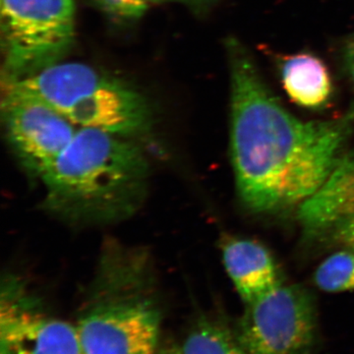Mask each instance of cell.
<instances>
[{
	"instance_id": "obj_16",
	"label": "cell",
	"mask_w": 354,
	"mask_h": 354,
	"mask_svg": "<svg viewBox=\"0 0 354 354\" xmlns=\"http://www.w3.org/2000/svg\"><path fill=\"white\" fill-rule=\"evenodd\" d=\"M149 4L151 3H158V2H164V1H174V0H146ZM183 1V0H181Z\"/></svg>"
},
{
	"instance_id": "obj_9",
	"label": "cell",
	"mask_w": 354,
	"mask_h": 354,
	"mask_svg": "<svg viewBox=\"0 0 354 354\" xmlns=\"http://www.w3.org/2000/svg\"><path fill=\"white\" fill-rule=\"evenodd\" d=\"M305 235L354 252V156L342 157L322 187L298 207Z\"/></svg>"
},
{
	"instance_id": "obj_5",
	"label": "cell",
	"mask_w": 354,
	"mask_h": 354,
	"mask_svg": "<svg viewBox=\"0 0 354 354\" xmlns=\"http://www.w3.org/2000/svg\"><path fill=\"white\" fill-rule=\"evenodd\" d=\"M6 82L57 64L75 39L73 0H0Z\"/></svg>"
},
{
	"instance_id": "obj_10",
	"label": "cell",
	"mask_w": 354,
	"mask_h": 354,
	"mask_svg": "<svg viewBox=\"0 0 354 354\" xmlns=\"http://www.w3.org/2000/svg\"><path fill=\"white\" fill-rule=\"evenodd\" d=\"M221 251L228 277L244 304L265 297L281 285L274 258L259 242L227 239L223 242Z\"/></svg>"
},
{
	"instance_id": "obj_11",
	"label": "cell",
	"mask_w": 354,
	"mask_h": 354,
	"mask_svg": "<svg viewBox=\"0 0 354 354\" xmlns=\"http://www.w3.org/2000/svg\"><path fill=\"white\" fill-rule=\"evenodd\" d=\"M281 74L286 94L300 106L322 108L332 97L329 70L322 60L314 55L299 53L285 58Z\"/></svg>"
},
{
	"instance_id": "obj_2",
	"label": "cell",
	"mask_w": 354,
	"mask_h": 354,
	"mask_svg": "<svg viewBox=\"0 0 354 354\" xmlns=\"http://www.w3.org/2000/svg\"><path fill=\"white\" fill-rule=\"evenodd\" d=\"M149 177L148 158L130 138L78 128L39 179L50 213L70 223H104L124 220L138 211Z\"/></svg>"
},
{
	"instance_id": "obj_4",
	"label": "cell",
	"mask_w": 354,
	"mask_h": 354,
	"mask_svg": "<svg viewBox=\"0 0 354 354\" xmlns=\"http://www.w3.org/2000/svg\"><path fill=\"white\" fill-rule=\"evenodd\" d=\"M7 86L39 97L78 128L130 138L150 127V106L143 95L79 62H59Z\"/></svg>"
},
{
	"instance_id": "obj_7",
	"label": "cell",
	"mask_w": 354,
	"mask_h": 354,
	"mask_svg": "<svg viewBox=\"0 0 354 354\" xmlns=\"http://www.w3.org/2000/svg\"><path fill=\"white\" fill-rule=\"evenodd\" d=\"M1 109L11 148L25 169L38 177L62 155L78 130L50 104L13 86H6Z\"/></svg>"
},
{
	"instance_id": "obj_15",
	"label": "cell",
	"mask_w": 354,
	"mask_h": 354,
	"mask_svg": "<svg viewBox=\"0 0 354 354\" xmlns=\"http://www.w3.org/2000/svg\"><path fill=\"white\" fill-rule=\"evenodd\" d=\"M344 64L354 84V34L348 39L344 48Z\"/></svg>"
},
{
	"instance_id": "obj_14",
	"label": "cell",
	"mask_w": 354,
	"mask_h": 354,
	"mask_svg": "<svg viewBox=\"0 0 354 354\" xmlns=\"http://www.w3.org/2000/svg\"><path fill=\"white\" fill-rule=\"evenodd\" d=\"M100 8L121 19L142 17L150 4L146 0H93Z\"/></svg>"
},
{
	"instance_id": "obj_12",
	"label": "cell",
	"mask_w": 354,
	"mask_h": 354,
	"mask_svg": "<svg viewBox=\"0 0 354 354\" xmlns=\"http://www.w3.org/2000/svg\"><path fill=\"white\" fill-rule=\"evenodd\" d=\"M179 354H248L225 323L203 317L179 346Z\"/></svg>"
},
{
	"instance_id": "obj_6",
	"label": "cell",
	"mask_w": 354,
	"mask_h": 354,
	"mask_svg": "<svg viewBox=\"0 0 354 354\" xmlns=\"http://www.w3.org/2000/svg\"><path fill=\"white\" fill-rule=\"evenodd\" d=\"M234 330L248 354H316L320 342L315 300L301 286L281 283L245 304Z\"/></svg>"
},
{
	"instance_id": "obj_17",
	"label": "cell",
	"mask_w": 354,
	"mask_h": 354,
	"mask_svg": "<svg viewBox=\"0 0 354 354\" xmlns=\"http://www.w3.org/2000/svg\"><path fill=\"white\" fill-rule=\"evenodd\" d=\"M165 354H179L178 348L171 349V351H167Z\"/></svg>"
},
{
	"instance_id": "obj_1",
	"label": "cell",
	"mask_w": 354,
	"mask_h": 354,
	"mask_svg": "<svg viewBox=\"0 0 354 354\" xmlns=\"http://www.w3.org/2000/svg\"><path fill=\"white\" fill-rule=\"evenodd\" d=\"M230 155L239 198L254 213L298 208L344 157L354 106L335 120H298L270 92L241 44H230Z\"/></svg>"
},
{
	"instance_id": "obj_3",
	"label": "cell",
	"mask_w": 354,
	"mask_h": 354,
	"mask_svg": "<svg viewBox=\"0 0 354 354\" xmlns=\"http://www.w3.org/2000/svg\"><path fill=\"white\" fill-rule=\"evenodd\" d=\"M145 252L109 244L76 324L84 354H158L162 314Z\"/></svg>"
},
{
	"instance_id": "obj_13",
	"label": "cell",
	"mask_w": 354,
	"mask_h": 354,
	"mask_svg": "<svg viewBox=\"0 0 354 354\" xmlns=\"http://www.w3.org/2000/svg\"><path fill=\"white\" fill-rule=\"evenodd\" d=\"M314 281L327 292L354 290L353 251H341L327 258L316 270Z\"/></svg>"
},
{
	"instance_id": "obj_8",
	"label": "cell",
	"mask_w": 354,
	"mask_h": 354,
	"mask_svg": "<svg viewBox=\"0 0 354 354\" xmlns=\"http://www.w3.org/2000/svg\"><path fill=\"white\" fill-rule=\"evenodd\" d=\"M0 354H84L76 325L39 311L22 283L2 288Z\"/></svg>"
}]
</instances>
